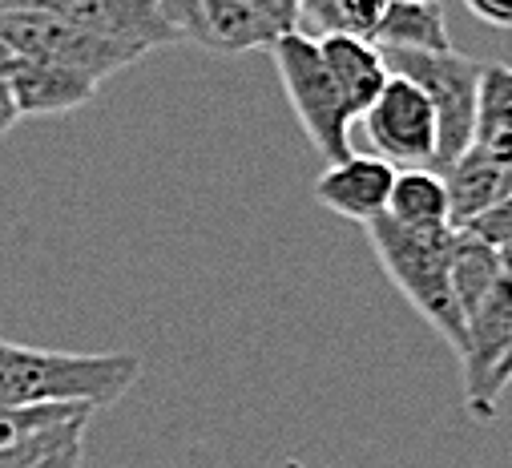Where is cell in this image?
I'll list each match as a JSON object with an SVG mask.
<instances>
[{"label":"cell","instance_id":"obj_1","mask_svg":"<svg viewBox=\"0 0 512 468\" xmlns=\"http://www.w3.org/2000/svg\"><path fill=\"white\" fill-rule=\"evenodd\" d=\"M142 380V360L134 351L81 356V351H49L0 339V408L29 404H85L109 408Z\"/></svg>","mask_w":512,"mask_h":468},{"label":"cell","instance_id":"obj_2","mask_svg":"<svg viewBox=\"0 0 512 468\" xmlns=\"http://www.w3.org/2000/svg\"><path fill=\"white\" fill-rule=\"evenodd\" d=\"M367 243L383 267V275L392 279V287L436 327L448 347L460 356L464 347V315L452 291V234L456 226H400L396 218L379 214L375 222L363 226Z\"/></svg>","mask_w":512,"mask_h":468},{"label":"cell","instance_id":"obj_3","mask_svg":"<svg viewBox=\"0 0 512 468\" xmlns=\"http://www.w3.org/2000/svg\"><path fill=\"white\" fill-rule=\"evenodd\" d=\"M275 69L283 81V93L299 117L303 134L311 138V146L327 158L339 162L351 154V122L355 117L343 105V93L319 53V41L307 33H283L275 45Z\"/></svg>","mask_w":512,"mask_h":468},{"label":"cell","instance_id":"obj_4","mask_svg":"<svg viewBox=\"0 0 512 468\" xmlns=\"http://www.w3.org/2000/svg\"><path fill=\"white\" fill-rule=\"evenodd\" d=\"M392 73L416 81L432 105H436V174H444L472 142V117H476V89H480V61L444 49V53H404V49H383Z\"/></svg>","mask_w":512,"mask_h":468},{"label":"cell","instance_id":"obj_5","mask_svg":"<svg viewBox=\"0 0 512 468\" xmlns=\"http://www.w3.org/2000/svg\"><path fill=\"white\" fill-rule=\"evenodd\" d=\"M0 41H5L13 49V57H21V61L77 69L93 81H105L109 73H121L146 57L142 49L101 41V37L81 33V29L57 21L41 9H5V5H0Z\"/></svg>","mask_w":512,"mask_h":468},{"label":"cell","instance_id":"obj_6","mask_svg":"<svg viewBox=\"0 0 512 468\" xmlns=\"http://www.w3.org/2000/svg\"><path fill=\"white\" fill-rule=\"evenodd\" d=\"M363 126H367V138L379 150V158L400 162V166H432L436 162V138H440L436 105L416 81H408L400 73H392L383 93L367 105Z\"/></svg>","mask_w":512,"mask_h":468},{"label":"cell","instance_id":"obj_7","mask_svg":"<svg viewBox=\"0 0 512 468\" xmlns=\"http://www.w3.org/2000/svg\"><path fill=\"white\" fill-rule=\"evenodd\" d=\"M5 9H41L81 33H93L101 41H117L142 49L146 57L154 49L178 45L182 33L162 17L154 0H0Z\"/></svg>","mask_w":512,"mask_h":468},{"label":"cell","instance_id":"obj_8","mask_svg":"<svg viewBox=\"0 0 512 468\" xmlns=\"http://www.w3.org/2000/svg\"><path fill=\"white\" fill-rule=\"evenodd\" d=\"M512 339V279L504 275L468 315H464V347H460V364H464V408L488 424L500 412L496 396V368L508 351Z\"/></svg>","mask_w":512,"mask_h":468},{"label":"cell","instance_id":"obj_9","mask_svg":"<svg viewBox=\"0 0 512 468\" xmlns=\"http://www.w3.org/2000/svg\"><path fill=\"white\" fill-rule=\"evenodd\" d=\"M396 166L379 154H347L339 162H327V170L315 182L319 206H327L339 218H351L359 226L388 214Z\"/></svg>","mask_w":512,"mask_h":468},{"label":"cell","instance_id":"obj_10","mask_svg":"<svg viewBox=\"0 0 512 468\" xmlns=\"http://www.w3.org/2000/svg\"><path fill=\"white\" fill-rule=\"evenodd\" d=\"M93 77L77 73V69H61V65H41V61H21L9 73V89L17 97L21 117H57V113H73L85 101L97 97Z\"/></svg>","mask_w":512,"mask_h":468},{"label":"cell","instance_id":"obj_11","mask_svg":"<svg viewBox=\"0 0 512 468\" xmlns=\"http://www.w3.org/2000/svg\"><path fill=\"white\" fill-rule=\"evenodd\" d=\"M319 41V53L343 93V105L351 117H363L367 105L383 93L388 85L392 69L383 61V49L371 45V41H359V37H343V33H331V37H315Z\"/></svg>","mask_w":512,"mask_h":468},{"label":"cell","instance_id":"obj_12","mask_svg":"<svg viewBox=\"0 0 512 468\" xmlns=\"http://www.w3.org/2000/svg\"><path fill=\"white\" fill-rule=\"evenodd\" d=\"M468 150L492 166H512V65H480Z\"/></svg>","mask_w":512,"mask_h":468},{"label":"cell","instance_id":"obj_13","mask_svg":"<svg viewBox=\"0 0 512 468\" xmlns=\"http://www.w3.org/2000/svg\"><path fill=\"white\" fill-rule=\"evenodd\" d=\"M202 21V49L214 53H250L271 49L279 41V29L259 13L254 0H198Z\"/></svg>","mask_w":512,"mask_h":468},{"label":"cell","instance_id":"obj_14","mask_svg":"<svg viewBox=\"0 0 512 468\" xmlns=\"http://www.w3.org/2000/svg\"><path fill=\"white\" fill-rule=\"evenodd\" d=\"M375 45L379 49H404V53L452 49L440 0H388V13H383V21L375 29Z\"/></svg>","mask_w":512,"mask_h":468},{"label":"cell","instance_id":"obj_15","mask_svg":"<svg viewBox=\"0 0 512 468\" xmlns=\"http://www.w3.org/2000/svg\"><path fill=\"white\" fill-rule=\"evenodd\" d=\"M388 218H396L400 226H452L444 174H436V170H404L400 174L396 170Z\"/></svg>","mask_w":512,"mask_h":468},{"label":"cell","instance_id":"obj_16","mask_svg":"<svg viewBox=\"0 0 512 468\" xmlns=\"http://www.w3.org/2000/svg\"><path fill=\"white\" fill-rule=\"evenodd\" d=\"M448 267H452V291H456L460 315H468V311L504 279L500 251L488 247L484 239H476V234H468V230H456V234H452Z\"/></svg>","mask_w":512,"mask_h":468},{"label":"cell","instance_id":"obj_17","mask_svg":"<svg viewBox=\"0 0 512 468\" xmlns=\"http://www.w3.org/2000/svg\"><path fill=\"white\" fill-rule=\"evenodd\" d=\"M388 13V0H335V33L375 45V29Z\"/></svg>","mask_w":512,"mask_h":468},{"label":"cell","instance_id":"obj_18","mask_svg":"<svg viewBox=\"0 0 512 468\" xmlns=\"http://www.w3.org/2000/svg\"><path fill=\"white\" fill-rule=\"evenodd\" d=\"M456 230H468V234H476V239H484L488 247L504 251V247L512 243V198H504V202L480 210L476 218H468V222L456 226Z\"/></svg>","mask_w":512,"mask_h":468},{"label":"cell","instance_id":"obj_19","mask_svg":"<svg viewBox=\"0 0 512 468\" xmlns=\"http://www.w3.org/2000/svg\"><path fill=\"white\" fill-rule=\"evenodd\" d=\"M162 17L182 33V41H202V21H198V0H154Z\"/></svg>","mask_w":512,"mask_h":468},{"label":"cell","instance_id":"obj_20","mask_svg":"<svg viewBox=\"0 0 512 468\" xmlns=\"http://www.w3.org/2000/svg\"><path fill=\"white\" fill-rule=\"evenodd\" d=\"M259 5V13L283 33H299V0H254Z\"/></svg>","mask_w":512,"mask_h":468},{"label":"cell","instance_id":"obj_21","mask_svg":"<svg viewBox=\"0 0 512 468\" xmlns=\"http://www.w3.org/2000/svg\"><path fill=\"white\" fill-rule=\"evenodd\" d=\"M468 13L492 29H512V0H464Z\"/></svg>","mask_w":512,"mask_h":468},{"label":"cell","instance_id":"obj_22","mask_svg":"<svg viewBox=\"0 0 512 468\" xmlns=\"http://www.w3.org/2000/svg\"><path fill=\"white\" fill-rule=\"evenodd\" d=\"M21 122V109H17V97L9 89V77H0V138L13 134Z\"/></svg>","mask_w":512,"mask_h":468},{"label":"cell","instance_id":"obj_23","mask_svg":"<svg viewBox=\"0 0 512 468\" xmlns=\"http://www.w3.org/2000/svg\"><path fill=\"white\" fill-rule=\"evenodd\" d=\"M81 456H85V444H69V448H61V452H53L49 460L33 464V468H81Z\"/></svg>","mask_w":512,"mask_h":468},{"label":"cell","instance_id":"obj_24","mask_svg":"<svg viewBox=\"0 0 512 468\" xmlns=\"http://www.w3.org/2000/svg\"><path fill=\"white\" fill-rule=\"evenodd\" d=\"M508 384H512V339H508V351H504V360L496 368V396H504Z\"/></svg>","mask_w":512,"mask_h":468},{"label":"cell","instance_id":"obj_25","mask_svg":"<svg viewBox=\"0 0 512 468\" xmlns=\"http://www.w3.org/2000/svg\"><path fill=\"white\" fill-rule=\"evenodd\" d=\"M13 69H17V57H13V49L5 41H0V77H9Z\"/></svg>","mask_w":512,"mask_h":468},{"label":"cell","instance_id":"obj_26","mask_svg":"<svg viewBox=\"0 0 512 468\" xmlns=\"http://www.w3.org/2000/svg\"><path fill=\"white\" fill-rule=\"evenodd\" d=\"M500 267H504V275L512 279V243H508V247L500 251Z\"/></svg>","mask_w":512,"mask_h":468}]
</instances>
